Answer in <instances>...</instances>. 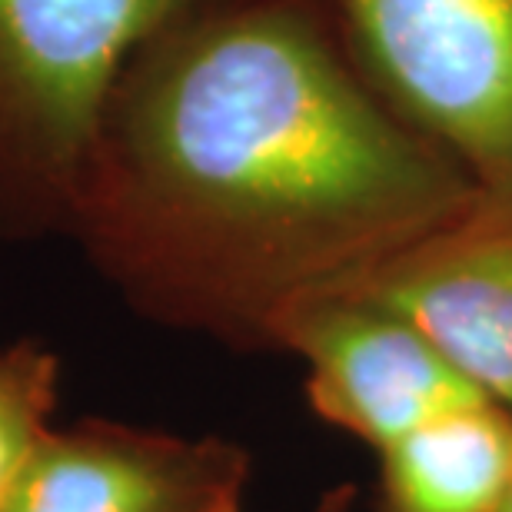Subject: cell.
<instances>
[{
    "mask_svg": "<svg viewBox=\"0 0 512 512\" xmlns=\"http://www.w3.org/2000/svg\"><path fill=\"white\" fill-rule=\"evenodd\" d=\"M512 476V409L479 399L376 453L370 512H499Z\"/></svg>",
    "mask_w": 512,
    "mask_h": 512,
    "instance_id": "obj_7",
    "label": "cell"
},
{
    "mask_svg": "<svg viewBox=\"0 0 512 512\" xmlns=\"http://www.w3.org/2000/svg\"><path fill=\"white\" fill-rule=\"evenodd\" d=\"M253 453L120 419L54 426L0 512H243Z\"/></svg>",
    "mask_w": 512,
    "mask_h": 512,
    "instance_id": "obj_5",
    "label": "cell"
},
{
    "mask_svg": "<svg viewBox=\"0 0 512 512\" xmlns=\"http://www.w3.org/2000/svg\"><path fill=\"white\" fill-rule=\"evenodd\" d=\"M343 290L416 323L512 409V200L476 193L463 213Z\"/></svg>",
    "mask_w": 512,
    "mask_h": 512,
    "instance_id": "obj_6",
    "label": "cell"
},
{
    "mask_svg": "<svg viewBox=\"0 0 512 512\" xmlns=\"http://www.w3.org/2000/svg\"><path fill=\"white\" fill-rule=\"evenodd\" d=\"M499 512H512V476H509V489H506V499H503V509Z\"/></svg>",
    "mask_w": 512,
    "mask_h": 512,
    "instance_id": "obj_10",
    "label": "cell"
},
{
    "mask_svg": "<svg viewBox=\"0 0 512 512\" xmlns=\"http://www.w3.org/2000/svg\"><path fill=\"white\" fill-rule=\"evenodd\" d=\"M360 74L483 197L512 200V0H333Z\"/></svg>",
    "mask_w": 512,
    "mask_h": 512,
    "instance_id": "obj_3",
    "label": "cell"
},
{
    "mask_svg": "<svg viewBox=\"0 0 512 512\" xmlns=\"http://www.w3.org/2000/svg\"><path fill=\"white\" fill-rule=\"evenodd\" d=\"M360 506V486L353 483H333L316 493V499L303 512H356Z\"/></svg>",
    "mask_w": 512,
    "mask_h": 512,
    "instance_id": "obj_9",
    "label": "cell"
},
{
    "mask_svg": "<svg viewBox=\"0 0 512 512\" xmlns=\"http://www.w3.org/2000/svg\"><path fill=\"white\" fill-rule=\"evenodd\" d=\"M210 0H0V240H67L127 60Z\"/></svg>",
    "mask_w": 512,
    "mask_h": 512,
    "instance_id": "obj_2",
    "label": "cell"
},
{
    "mask_svg": "<svg viewBox=\"0 0 512 512\" xmlns=\"http://www.w3.org/2000/svg\"><path fill=\"white\" fill-rule=\"evenodd\" d=\"M60 383V353L40 340H17L0 350V506L54 429Z\"/></svg>",
    "mask_w": 512,
    "mask_h": 512,
    "instance_id": "obj_8",
    "label": "cell"
},
{
    "mask_svg": "<svg viewBox=\"0 0 512 512\" xmlns=\"http://www.w3.org/2000/svg\"><path fill=\"white\" fill-rule=\"evenodd\" d=\"M273 353L303 366L310 413L373 456L453 409L489 399L416 323L350 290L286 310Z\"/></svg>",
    "mask_w": 512,
    "mask_h": 512,
    "instance_id": "obj_4",
    "label": "cell"
},
{
    "mask_svg": "<svg viewBox=\"0 0 512 512\" xmlns=\"http://www.w3.org/2000/svg\"><path fill=\"white\" fill-rule=\"evenodd\" d=\"M476 193L300 0H210L120 70L67 240L147 323L273 353Z\"/></svg>",
    "mask_w": 512,
    "mask_h": 512,
    "instance_id": "obj_1",
    "label": "cell"
}]
</instances>
